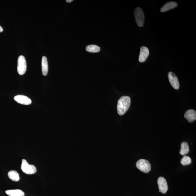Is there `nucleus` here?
Here are the masks:
<instances>
[{
  "mask_svg": "<svg viewBox=\"0 0 196 196\" xmlns=\"http://www.w3.org/2000/svg\"><path fill=\"white\" fill-rule=\"evenodd\" d=\"M73 0H66V2L67 3H71V2H72L73 1Z\"/></svg>",
  "mask_w": 196,
  "mask_h": 196,
  "instance_id": "6ab92c4d",
  "label": "nucleus"
},
{
  "mask_svg": "<svg viewBox=\"0 0 196 196\" xmlns=\"http://www.w3.org/2000/svg\"><path fill=\"white\" fill-rule=\"evenodd\" d=\"M42 70L44 76L47 75L48 71V66L47 59L45 56H43L42 60Z\"/></svg>",
  "mask_w": 196,
  "mask_h": 196,
  "instance_id": "f8f14e48",
  "label": "nucleus"
},
{
  "mask_svg": "<svg viewBox=\"0 0 196 196\" xmlns=\"http://www.w3.org/2000/svg\"><path fill=\"white\" fill-rule=\"evenodd\" d=\"M180 162H181V164L183 165H189L191 164V158L188 156H184L182 158Z\"/></svg>",
  "mask_w": 196,
  "mask_h": 196,
  "instance_id": "f3484780",
  "label": "nucleus"
},
{
  "mask_svg": "<svg viewBox=\"0 0 196 196\" xmlns=\"http://www.w3.org/2000/svg\"><path fill=\"white\" fill-rule=\"evenodd\" d=\"M178 6L176 2H168L162 7L161 9V12H164L170 10L172 9L175 8Z\"/></svg>",
  "mask_w": 196,
  "mask_h": 196,
  "instance_id": "9b49d317",
  "label": "nucleus"
},
{
  "mask_svg": "<svg viewBox=\"0 0 196 196\" xmlns=\"http://www.w3.org/2000/svg\"><path fill=\"white\" fill-rule=\"evenodd\" d=\"M149 54V50L146 47L142 46L140 49L139 56V61L140 63H143L145 61Z\"/></svg>",
  "mask_w": 196,
  "mask_h": 196,
  "instance_id": "1a4fd4ad",
  "label": "nucleus"
},
{
  "mask_svg": "<svg viewBox=\"0 0 196 196\" xmlns=\"http://www.w3.org/2000/svg\"><path fill=\"white\" fill-rule=\"evenodd\" d=\"M3 28H2L1 26H0V33L2 32H3Z\"/></svg>",
  "mask_w": 196,
  "mask_h": 196,
  "instance_id": "a211bd4d",
  "label": "nucleus"
},
{
  "mask_svg": "<svg viewBox=\"0 0 196 196\" xmlns=\"http://www.w3.org/2000/svg\"><path fill=\"white\" fill-rule=\"evenodd\" d=\"M159 192L165 194L168 190V185L166 180L163 177H160L157 180Z\"/></svg>",
  "mask_w": 196,
  "mask_h": 196,
  "instance_id": "0eeeda50",
  "label": "nucleus"
},
{
  "mask_svg": "<svg viewBox=\"0 0 196 196\" xmlns=\"http://www.w3.org/2000/svg\"><path fill=\"white\" fill-rule=\"evenodd\" d=\"M184 117L189 122H192L196 120V111L193 110H189L185 113Z\"/></svg>",
  "mask_w": 196,
  "mask_h": 196,
  "instance_id": "9d476101",
  "label": "nucleus"
},
{
  "mask_svg": "<svg viewBox=\"0 0 196 196\" xmlns=\"http://www.w3.org/2000/svg\"><path fill=\"white\" fill-rule=\"evenodd\" d=\"M15 101L20 104L28 105L32 103V100L27 97L23 95H18L14 98Z\"/></svg>",
  "mask_w": 196,
  "mask_h": 196,
  "instance_id": "6e6552de",
  "label": "nucleus"
},
{
  "mask_svg": "<svg viewBox=\"0 0 196 196\" xmlns=\"http://www.w3.org/2000/svg\"><path fill=\"white\" fill-rule=\"evenodd\" d=\"M130 98L128 96H123L118 100L117 112L120 115H124L128 110L130 105Z\"/></svg>",
  "mask_w": 196,
  "mask_h": 196,
  "instance_id": "f257e3e1",
  "label": "nucleus"
},
{
  "mask_svg": "<svg viewBox=\"0 0 196 196\" xmlns=\"http://www.w3.org/2000/svg\"><path fill=\"white\" fill-rule=\"evenodd\" d=\"M136 167L142 172L147 173L151 170V164L148 161L144 159H140L136 163Z\"/></svg>",
  "mask_w": 196,
  "mask_h": 196,
  "instance_id": "7ed1b4c3",
  "label": "nucleus"
},
{
  "mask_svg": "<svg viewBox=\"0 0 196 196\" xmlns=\"http://www.w3.org/2000/svg\"><path fill=\"white\" fill-rule=\"evenodd\" d=\"M6 193L9 196H24V193L20 190H7Z\"/></svg>",
  "mask_w": 196,
  "mask_h": 196,
  "instance_id": "ddd939ff",
  "label": "nucleus"
},
{
  "mask_svg": "<svg viewBox=\"0 0 196 196\" xmlns=\"http://www.w3.org/2000/svg\"><path fill=\"white\" fill-rule=\"evenodd\" d=\"M86 50L89 52L97 53L99 52L100 48L97 45H90L86 47Z\"/></svg>",
  "mask_w": 196,
  "mask_h": 196,
  "instance_id": "dca6fc26",
  "label": "nucleus"
},
{
  "mask_svg": "<svg viewBox=\"0 0 196 196\" xmlns=\"http://www.w3.org/2000/svg\"><path fill=\"white\" fill-rule=\"evenodd\" d=\"M8 176L13 181L17 182L20 179L19 173L16 171H10L8 173Z\"/></svg>",
  "mask_w": 196,
  "mask_h": 196,
  "instance_id": "4468645a",
  "label": "nucleus"
},
{
  "mask_svg": "<svg viewBox=\"0 0 196 196\" xmlns=\"http://www.w3.org/2000/svg\"><path fill=\"white\" fill-rule=\"evenodd\" d=\"M134 15L137 25L139 27L143 26L145 19L143 11L141 8L137 7L135 10Z\"/></svg>",
  "mask_w": 196,
  "mask_h": 196,
  "instance_id": "39448f33",
  "label": "nucleus"
},
{
  "mask_svg": "<svg viewBox=\"0 0 196 196\" xmlns=\"http://www.w3.org/2000/svg\"><path fill=\"white\" fill-rule=\"evenodd\" d=\"M168 77L171 86L175 90H178L179 88L180 84L176 76L174 73L170 72L168 73Z\"/></svg>",
  "mask_w": 196,
  "mask_h": 196,
  "instance_id": "423d86ee",
  "label": "nucleus"
},
{
  "mask_svg": "<svg viewBox=\"0 0 196 196\" xmlns=\"http://www.w3.org/2000/svg\"><path fill=\"white\" fill-rule=\"evenodd\" d=\"M189 147L187 142H182L181 145V149L180 151V154L182 155H184L189 152Z\"/></svg>",
  "mask_w": 196,
  "mask_h": 196,
  "instance_id": "2eb2a0df",
  "label": "nucleus"
},
{
  "mask_svg": "<svg viewBox=\"0 0 196 196\" xmlns=\"http://www.w3.org/2000/svg\"><path fill=\"white\" fill-rule=\"evenodd\" d=\"M21 170L27 174H34L37 172V169L33 165H30L25 159L22 160Z\"/></svg>",
  "mask_w": 196,
  "mask_h": 196,
  "instance_id": "f03ea898",
  "label": "nucleus"
},
{
  "mask_svg": "<svg viewBox=\"0 0 196 196\" xmlns=\"http://www.w3.org/2000/svg\"><path fill=\"white\" fill-rule=\"evenodd\" d=\"M26 62L25 57L23 55L20 56L17 61V72L20 75H23L26 73Z\"/></svg>",
  "mask_w": 196,
  "mask_h": 196,
  "instance_id": "20e7f679",
  "label": "nucleus"
}]
</instances>
